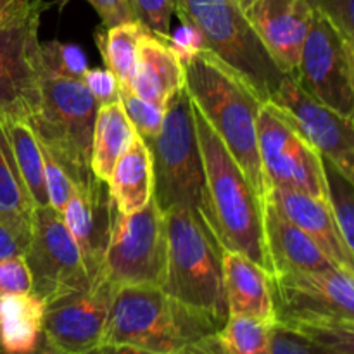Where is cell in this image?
I'll use <instances>...</instances> for the list:
<instances>
[{"mask_svg":"<svg viewBox=\"0 0 354 354\" xmlns=\"http://www.w3.org/2000/svg\"><path fill=\"white\" fill-rule=\"evenodd\" d=\"M192 109L204 166L201 218L223 251L239 252L272 275L263 228L265 199L256 192L234 156L194 102Z\"/></svg>","mask_w":354,"mask_h":354,"instance_id":"1","label":"cell"},{"mask_svg":"<svg viewBox=\"0 0 354 354\" xmlns=\"http://www.w3.org/2000/svg\"><path fill=\"white\" fill-rule=\"evenodd\" d=\"M185 88L228 149L256 192L265 199V182L258 158V114L263 100L251 83L221 62L207 48L183 62Z\"/></svg>","mask_w":354,"mask_h":354,"instance_id":"2","label":"cell"},{"mask_svg":"<svg viewBox=\"0 0 354 354\" xmlns=\"http://www.w3.org/2000/svg\"><path fill=\"white\" fill-rule=\"evenodd\" d=\"M218 328L221 327L213 318L180 303L159 287H121L113 299L102 344L180 354Z\"/></svg>","mask_w":354,"mask_h":354,"instance_id":"3","label":"cell"},{"mask_svg":"<svg viewBox=\"0 0 354 354\" xmlns=\"http://www.w3.org/2000/svg\"><path fill=\"white\" fill-rule=\"evenodd\" d=\"M166 275L161 289L206 313L223 327L228 320L223 287V249L199 213L173 207L165 213Z\"/></svg>","mask_w":354,"mask_h":354,"instance_id":"4","label":"cell"},{"mask_svg":"<svg viewBox=\"0 0 354 354\" xmlns=\"http://www.w3.org/2000/svg\"><path fill=\"white\" fill-rule=\"evenodd\" d=\"M183 24L196 28L204 47L244 76L259 99L268 102L283 73L268 54L237 0H173Z\"/></svg>","mask_w":354,"mask_h":354,"instance_id":"5","label":"cell"},{"mask_svg":"<svg viewBox=\"0 0 354 354\" xmlns=\"http://www.w3.org/2000/svg\"><path fill=\"white\" fill-rule=\"evenodd\" d=\"M97 111L99 104L82 80L44 73L40 107L30 127L73 183L95 176L90 158Z\"/></svg>","mask_w":354,"mask_h":354,"instance_id":"6","label":"cell"},{"mask_svg":"<svg viewBox=\"0 0 354 354\" xmlns=\"http://www.w3.org/2000/svg\"><path fill=\"white\" fill-rule=\"evenodd\" d=\"M152 158V197L162 213L187 207L199 213L204 194V166L194 120L192 99L183 86L169 99L158 137L147 144Z\"/></svg>","mask_w":354,"mask_h":354,"instance_id":"7","label":"cell"},{"mask_svg":"<svg viewBox=\"0 0 354 354\" xmlns=\"http://www.w3.org/2000/svg\"><path fill=\"white\" fill-rule=\"evenodd\" d=\"M166 221L152 197L140 211H114L102 275L121 287H159L166 275Z\"/></svg>","mask_w":354,"mask_h":354,"instance_id":"8","label":"cell"},{"mask_svg":"<svg viewBox=\"0 0 354 354\" xmlns=\"http://www.w3.org/2000/svg\"><path fill=\"white\" fill-rule=\"evenodd\" d=\"M50 2L38 0L28 16L0 31V120L30 124L41 100L44 59L41 14Z\"/></svg>","mask_w":354,"mask_h":354,"instance_id":"9","label":"cell"},{"mask_svg":"<svg viewBox=\"0 0 354 354\" xmlns=\"http://www.w3.org/2000/svg\"><path fill=\"white\" fill-rule=\"evenodd\" d=\"M353 275L337 266L272 275L275 324H354Z\"/></svg>","mask_w":354,"mask_h":354,"instance_id":"10","label":"cell"},{"mask_svg":"<svg viewBox=\"0 0 354 354\" xmlns=\"http://www.w3.org/2000/svg\"><path fill=\"white\" fill-rule=\"evenodd\" d=\"M294 82L346 118H354V40L315 12Z\"/></svg>","mask_w":354,"mask_h":354,"instance_id":"11","label":"cell"},{"mask_svg":"<svg viewBox=\"0 0 354 354\" xmlns=\"http://www.w3.org/2000/svg\"><path fill=\"white\" fill-rule=\"evenodd\" d=\"M258 158L265 190L283 189L327 201L322 156L272 102L258 114Z\"/></svg>","mask_w":354,"mask_h":354,"instance_id":"12","label":"cell"},{"mask_svg":"<svg viewBox=\"0 0 354 354\" xmlns=\"http://www.w3.org/2000/svg\"><path fill=\"white\" fill-rule=\"evenodd\" d=\"M118 287L106 277L45 301L44 342L55 354H86L102 344Z\"/></svg>","mask_w":354,"mask_h":354,"instance_id":"13","label":"cell"},{"mask_svg":"<svg viewBox=\"0 0 354 354\" xmlns=\"http://www.w3.org/2000/svg\"><path fill=\"white\" fill-rule=\"evenodd\" d=\"M23 258L30 272L31 292L44 301L92 282L75 239L50 206L35 209L33 230Z\"/></svg>","mask_w":354,"mask_h":354,"instance_id":"14","label":"cell"},{"mask_svg":"<svg viewBox=\"0 0 354 354\" xmlns=\"http://www.w3.org/2000/svg\"><path fill=\"white\" fill-rule=\"evenodd\" d=\"M287 123L320 156L330 159L354 180V118L335 113L304 92L290 76H283L270 97Z\"/></svg>","mask_w":354,"mask_h":354,"instance_id":"15","label":"cell"},{"mask_svg":"<svg viewBox=\"0 0 354 354\" xmlns=\"http://www.w3.org/2000/svg\"><path fill=\"white\" fill-rule=\"evenodd\" d=\"M116 204L106 182L97 176L75 183L61 216L80 249L90 280L102 277L104 256L109 244Z\"/></svg>","mask_w":354,"mask_h":354,"instance_id":"16","label":"cell"},{"mask_svg":"<svg viewBox=\"0 0 354 354\" xmlns=\"http://www.w3.org/2000/svg\"><path fill=\"white\" fill-rule=\"evenodd\" d=\"M244 14L280 71L292 78L315 17L310 0H252Z\"/></svg>","mask_w":354,"mask_h":354,"instance_id":"17","label":"cell"},{"mask_svg":"<svg viewBox=\"0 0 354 354\" xmlns=\"http://www.w3.org/2000/svg\"><path fill=\"white\" fill-rule=\"evenodd\" d=\"M265 201H268L290 223L301 228L308 237L313 239L315 244L327 254V258L337 268L354 272V254L346 248L327 201L317 199V197L296 192V190L283 189L266 190Z\"/></svg>","mask_w":354,"mask_h":354,"instance_id":"18","label":"cell"},{"mask_svg":"<svg viewBox=\"0 0 354 354\" xmlns=\"http://www.w3.org/2000/svg\"><path fill=\"white\" fill-rule=\"evenodd\" d=\"M223 287L228 317H245L275 324L272 301V275L263 266L239 252L223 251Z\"/></svg>","mask_w":354,"mask_h":354,"instance_id":"19","label":"cell"},{"mask_svg":"<svg viewBox=\"0 0 354 354\" xmlns=\"http://www.w3.org/2000/svg\"><path fill=\"white\" fill-rule=\"evenodd\" d=\"M263 228L272 275L317 272L335 266L313 239L283 218L268 201L263 207Z\"/></svg>","mask_w":354,"mask_h":354,"instance_id":"20","label":"cell"},{"mask_svg":"<svg viewBox=\"0 0 354 354\" xmlns=\"http://www.w3.org/2000/svg\"><path fill=\"white\" fill-rule=\"evenodd\" d=\"M183 86V62L168 41L149 31L138 44L137 69L131 80V92L147 102L166 107L169 99Z\"/></svg>","mask_w":354,"mask_h":354,"instance_id":"21","label":"cell"},{"mask_svg":"<svg viewBox=\"0 0 354 354\" xmlns=\"http://www.w3.org/2000/svg\"><path fill=\"white\" fill-rule=\"evenodd\" d=\"M106 185L118 211L123 214L137 213L152 199L154 173L151 151L138 135L113 166Z\"/></svg>","mask_w":354,"mask_h":354,"instance_id":"22","label":"cell"},{"mask_svg":"<svg viewBox=\"0 0 354 354\" xmlns=\"http://www.w3.org/2000/svg\"><path fill=\"white\" fill-rule=\"evenodd\" d=\"M270 354H354V324H273Z\"/></svg>","mask_w":354,"mask_h":354,"instance_id":"23","label":"cell"},{"mask_svg":"<svg viewBox=\"0 0 354 354\" xmlns=\"http://www.w3.org/2000/svg\"><path fill=\"white\" fill-rule=\"evenodd\" d=\"M45 301L33 292L0 297V346L3 353H33L44 344Z\"/></svg>","mask_w":354,"mask_h":354,"instance_id":"24","label":"cell"},{"mask_svg":"<svg viewBox=\"0 0 354 354\" xmlns=\"http://www.w3.org/2000/svg\"><path fill=\"white\" fill-rule=\"evenodd\" d=\"M35 209L0 121V223L12 232L24 249L33 230Z\"/></svg>","mask_w":354,"mask_h":354,"instance_id":"25","label":"cell"},{"mask_svg":"<svg viewBox=\"0 0 354 354\" xmlns=\"http://www.w3.org/2000/svg\"><path fill=\"white\" fill-rule=\"evenodd\" d=\"M135 130L123 109L121 100L100 106L97 111L92 137V173L107 182L111 169L118 159L127 152L135 137Z\"/></svg>","mask_w":354,"mask_h":354,"instance_id":"26","label":"cell"},{"mask_svg":"<svg viewBox=\"0 0 354 354\" xmlns=\"http://www.w3.org/2000/svg\"><path fill=\"white\" fill-rule=\"evenodd\" d=\"M272 325L245 317H228L213 334L187 346L180 354H270Z\"/></svg>","mask_w":354,"mask_h":354,"instance_id":"27","label":"cell"},{"mask_svg":"<svg viewBox=\"0 0 354 354\" xmlns=\"http://www.w3.org/2000/svg\"><path fill=\"white\" fill-rule=\"evenodd\" d=\"M149 31L151 30L138 19L109 28L100 26L95 31V44L106 68L116 76L120 92H131V80L137 69L138 44Z\"/></svg>","mask_w":354,"mask_h":354,"instance_id":"28","label":"cell"},{"mask_svg":"<svg viewBox=\"0 0 354 354\" xmlns=\"http://www.w3.org/2000/svg\"><path fill=\"white\" fill-rule=\"evenodd\" d=\"M2 124L9 138L14 161L35 207L48 206L44 176V154L33 128L23 121H2Z\"/></svg>","mask_w":354,"mask_h":354,"instance_id":"29","label":"cell"},{"mask_svg":"<svg viewBox=\"0 0 354 354\" xmlns=\"http://www.w3.org/2000/svg\"><path fill=\"white\" fill-rule=\"evenodd\" d=\"M327 204L342 241L354 254V180L341 171L330 159L322 156Z\"/></svg>","mask_w":354,"mask_h":354,"instance_id":"30","label":"cell"},{"mask_svg":"<svg viewBox=\"0 0 354 354\" xmlns=\"http://www.w3.org/2000/svg\"><path fill=\"white\" fill-rule=\"evenodd\" d=\"M120 100L135 133L145 144L154 140L162 128L166 107H159L156 104L147 102V100L135 95L133 92H120Z\"/></svg>","mask_w":354,"mask_h":354,"instance_id":"31","label":"cell"},{"mask_svg":"<svg viewBox=\"0 0 354 354\" xmlns=\"http://www.w3.org/2000/svg\"><path fill=\"white\" fill-rule=\"evenodd\" d=\"M41 59H44L45 71L69 76V78L82 80L83 73L88 68L85 52L82 48L57 40L41 44Z\"/></svg>","mask_w":354,"mask_h":354,"instance_id":"32","label":"cell"},{"mask_svg":"<svg viewBox=\"0 0 354 354\" xmlns=\"http://www.w3.org/2000/svg\"><path fill=\"white\" fill-rule=\"evenodd\" d=\"M135 19L149 28L154 35L166 40L171 33V16L175 14L173 0H128Z\"/></svg>","mask_w":354,"mask_h":354,"instance_id":"33","label":"cell"},{"mask_svg":"<svg viewBox=\"0 0 354 354\" xmlns=\"http://www.w3.org/2000/svg\"><path fill=\"white\" fill-rule=\"evenodd\" d=\"M41 154H44V176H45V190H47L48 206L57 211L59 214L64 209L66 203L71 197L73 180L64 171L61 165L54 159V156L40 144Z\"/></svg>","mask_w":354,"mask_h":354,"instance_id":"34","label":"cell"},{"mask_svg":"<svg viewBox=\"0 0 354 354\" xmlns=\"http://www.w3.org/2000/svg\"><path fill=\"white\" fill-rule=\"evenodd\" d=\"M315 12L327 17L344 37L354 40V0H310Z\"/></svg>","mask_w":354,"mask_h":354,"instance_id":"35","label":"cell"},{"mask_svg":"<svg viewBox=\"0 0 354 354\" xmlns=\"http://www.w3.org/2000/svg\"><path fill=\"white\" fill-rule=\"evenodd\" d=\"M31 292V279L23 256L0 259V297Z\"/></svg>","mask_w":354,"mask_h":354,"instance_id":"36","label":"cell"},{"mask_svg":"<svg viewBox=\"0 0 354 354\" xmlns=\"http://www.w3.org/2000/svg\"><path fill=\"white\" fill-rule=\"evenodd\" d=\"M83 85L86 86L95 102L100 106L120 100V85L113 73L107 68H86L82 76Z\"/></svg>","mask_w":354,"mask_h":354,"instance_id":"37","label":"cell"},{"mask_svg":"<svg viewBox=\"0 0 354 354\" xmlns=\"http://www.w3.org/2000/svg\"><path fill=\"white\" fill-rule=\"evenodd\" d=\"M55 2L62 9L68 0H55ZM86 2L95 9L100 21H102V26L106 28L135 19V14L128 0H86Z\"/></svg>","mask_w":354,"mask_h":354,"instance_id":"38","label":"cell"},{"mask_svg":"<svg viewBox=\"0 0 354 354\" xmlns=\"http://www.w3.org/2000/svg\"><path fill=\"white\" fill-rule=\"evenodd\" d=\"M166 41H168L169 47L176 52V55H178L182 62L189 61V59L192 57V55H196L201 48H206L204 47L203 38H201V35L197 33L196 28L183 23L178 31L169 33V37L166 38Z\"/></svg>","mask_w":354,"mask_h":354,"instance_id":"39","label":"cell"},{"mask_svg":"<svg viewBox=\"0 0 354 354\" xmlns=\"http://www.w3.org/2000/svg\"><path fill=\"white\" fill-rule=\"evenodd\" d=\"M37 3L38 0H0V31L28 16Z\"/></svg>","mask_w":354,"mask_h":354,"instance_id":"40","label":"cell"},{"mask_svg":"<svg viewBox=\"0 0 354 354\" xmlns=\"http://www.w3.org/2000/svg\"><path fill=\"white\" fill-rule=\"evenodd\" d=\"M24 254V248L19 244L12 232L0 223V259L19 258Z\"/></svg>","mask_w":354,"mask_h":354,"instance_id":"41","label":"cell"},{"mask_svg":"<svg viewBox=\"0 0 354 354\" xmlns=\"http://www.w3.org/2000/svg\"><path fill=\"white\" fill-rule=\"evenodd\" d=\"M97 354H159L147 351V349L133 348V346H123V344H102L97 349Z\"/></svg>","mask_w":354,"mask_h":354,"instance_id":"42","label":"cell"},{"mask_svg":"<svg viewBox=\"0 0 354 354\" xmlns=\"http://www.w3.org/2000/svg\"><path fill=\"white\" fill-rule=\"evenodd\" d=\"M0 354H55V353L52 351V349L48 348V346L44 342V344H41L40 348H38L37 351H33V353H3V351H2Z\"/></svg>","mask_w":354,"mask_h":354,"instance_id":"43","label":"cell"},{"mask_svg":"<svg viewBox=\"0 0 354 354\" xmlns=\"http://www.w3.org/2000/svg\"><path fill=\"white\" fill-rule=\"evenodd\" d=\"M237 2H239V3H241V6H242V9H245V7H248V6H249V3H251V2H252V0H237Z\"/></svg>","mask_w":354,"mask_h":354,"instance_id":"44","label":"cell"},{"mask_svg":"<svg viewBox=\"0 0 354 354\" xmlns=\"http://www.w3.org/2000/svg\"><path fill=\"white\" fill-rule=\"evenodd\" d=\"M97 349H99V348H97ZM97 349H95V351H92V353H86V354H97Z\"/></svg>","mask_w":354,"mask_h":354,"instance_id":"45","label":"cell"},{"mask_svg":"<svg viewBox=\"0 0 354 354\" xmlns=\"http://www.w3.org/2000/svg\"><path fill=\"white\" fill-rule=\"evenodd\" d=\"M0 353H2V346H0Z\"/></svg>","mask_w":354,"mask_h":354,"instance_id":"46","label":"cell"}]
</instances>
